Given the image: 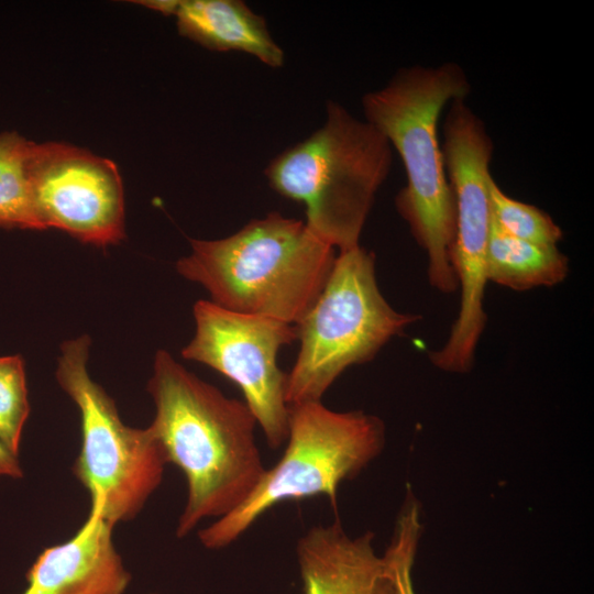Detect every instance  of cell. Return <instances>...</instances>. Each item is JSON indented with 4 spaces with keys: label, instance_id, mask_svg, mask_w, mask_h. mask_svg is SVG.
<instances>
[{
    "label": "cell",
    "instance_id": "6da1fadb",
    "mask_svg": "<svg viewBox=\"0 0 594 594\" xmlns=\"http://www.w3.org/2000/svg\"><path fill=\"white\" fill-rule=\"evenodd\" d=\"M147 392L155 405L148 429L187 482L176 529L183 538L204 519L237 509L260 483L267 468L256 442L257 422L244 402L227 397L165 350L154 356Z\"/></svg>",
    "mask_w": 594,
    "mask_h": 594
},
{
    "label": "cell",
    "instance_id": "5bb4252c",
    "mask_svg": "<svg viewBox=\"0 0 594 594\" xmlns=\"http://www.w3.org/2000/svg\"><path fill=\"white\" fill-rule=\"evenodd\" d=\"M568 257L557 248L524 241L503 232L492 219L485 274L491 280L514 290L550 287L564 280Z\"/></svg>",
    "mask_w": 594,
    "mask_h": 594
},
{
    "label": "cell",
    "instance_id": "3957f363",
    "mask_svg": "<svg viewBox=\"0 0 594 594\" xmlns=\"http://www.w3.org/2000/svg\"><path fill=\"white\" fill-rule=\"evenodd\" d=\"M177 272L226 309L298 324L332 271L334 248L305 221L271 212L218 240H190Z\"/></svg>",
    "mask_w": 594,
    "mask_h": 594
},
{
    "label": "cell",
    "instance_id": "5b68a950",
    "mask_svg": "<svg viewBox=\"0 0 594 594\" xmlns=\"http://www.w3.org/2000/svg\"><path fill=\"white\" fill-rule=\"evenodd\" d=\"M385 441V425L375 415L332 410L321 400L289 405L282 458L237 509L198 532L201 544L211 550L229 547L284 502L324 495L337 509L340 484L374 461Z\"/></svg>",
    "mask_w": 594,
    "mask_h": 594
},
{
    "label": "cell",
    "instance_id": "ac0fdd59",
    "mask_svg": "<svg viewBox=\"0 0 594 594\" xmlns=\"http://www.w3.org/2000/svg\"><path fill=\"white\" fill-rule=\"evenodd\" d=\"M419 512L417 499L406 497L391 543L382 556L399 594H416L411 572L422 530Z\"/></svg>",
    "mask_w": 594,
    "mask_h": 594
},
{
    "label": "cell",
    "instance_id": "277c9868",
    "mask_svg": "<svg viewBox=\"0 0 594 594\" xmlns=\"http://www.w3.org/2000/svg\"><path fill=\"white\" fill-rule=\"evenodd\" d=\"M392 154L374 125L329 101L324 123L274 157L264 174L278 195L305 206L309 229L342 252L360 245Z\"/></svg>",
    "mask_w": 594,
    "mask_h": 594
},
{
    "label": "cell",
    "instance_id": "9a60e30c",
    "mask_svg": "<svg viewBox=\"0 0 594 594\" xmlns=\"http://www.w3.org/2000/svg\"><path fill=\"white\" fill-rule=\"evenodd\" d=\"M32 144L13 131L0 134V227L41 230L29 176Z\"/></svg>",
    "mask_w": 594,
    "mask_h": 594
},
{
    "label": "cell",
    "instance_id": "8992f818",
    "mask_svg": "<svg viewBox=\"0 0 594 594\" xmlns=\"http://www.w3.org/2000/svg\"><path fill=\"white\" fill-rule=\"evenodd\" d=\"M418 319L384 298L372 252L361 245L340 252L320 295L296 324L300 346L287 374V405L321 400L348 367L372 360Z\"/></svg>",
    "mask_w": 594,
    "mask_h": 594
},
{
    "label": "cell",
    "instance_id": "e0dca14e",
    "mask_svg": "<svg viewBox=\"0 0 594 594\" xmlns=\"http://www.w3.org/2000/svg\"><path fill=\"white\" fill-rule=\"evenodd\" d=\"M29 414L23 359L0 356V441L16 455Z\"/></svg>",
    "mask_w": 594,
    "mask_h": 594
},
{
    "label": "cell",
    "instance_id": "4fadbf2b",
    "mask_svg": "<svg viewBox=\"0 0 594 594\" xmlns=\"http://www.w3.org/2000/svg\"><path fill=\"white\" fill-rule=\"evenodd\" d=\"M174 15L179 33L208 50L245 53L272 68L284 65L265 19L243 1L180 0Z\"/></svg>",
    "mask_w": 594,
    "mask_h": 594
},
{
    "label": "cell",
    "instance_id": "7a4b0ae2",
    "mask_svg": "<svg viewBox=\"0 0 594 594\" xmlns=\"http://www.w3.org/2000/svg\"><path fill=\"white\" fill-rule=\"evenodd\" d=\"M471 86L455 63L400 68L383 87L362 98L365 120L394 147L407 184L395 205L428 257V279L439 292L458 287L451 261L455 208L447 178L438 122L444 107L465 99Z\"/></svg>",
    "mask_w": 594,
    "mask_h": 594
},
{
    "label": "cell",
    "instance_id": "8fae6325",
    "mask_svg": "<svg viewBox=\"0 0 594 594\" xmlns=\"http://www.w3.org/2000/svg\"><path fill=\"white\" fill-rule=\"evenodd\" d=\"M113 527L90 508L74 537L38 554L21 594H123L131 576L113 546Z\"/></svg>",
    "mask_w": 594,
    "mask_h": 594
},
{
    "label": "cell",
    "instance_id": "52a82bcc",
    "mask_svg": "<svg viewBox=\"0 0 594 594\" xmlns=\"http://www.w3.org/2000/svg\"><path fill=\"white\" fill-rule=\"evenodd\" d=\"M90 343L84 334L62 344L56 380L80 414L74 473L88 490L91 508L114 526L139 514L161 484L167 461L148 427L127 426L112 398L89 376Z\"/></svg>",
    "mask_w": 594,
    "mask_h": 594
},
{
    "label": "cell",
    "instance_id": "ffe728a7",
    "mask_svg": "<svg viewBox=\"0 0 594 594\" xmlns=\"http://www.w3.org/2000/svg\"><path fill=\"white\" fill-rule=\"evenodd\" d=\"M180 0H148V1H139L143 6L151 8L155 11H158L163 14H175Z\"/></svg>",
    "mask_w": 594,
    "mask_h": 594
},
{
    "label": "cell",
    "instance_id": "ba28073f",
    "mask_svg": "<svg viewBox=\"0 0 594 594\" xmlns=\"http://www.w3.org/2000/svg\"><path fill=\"white\" fill-rule=\"evenodd\" d=\"M493 150L483 120L465 99L451 101L443 122L442 155L455 208L451 261L461 299L447 342L429 354L432 364L447 372L471 370L486 324L485 264L491 229L488 182Z\"/></svg>",
    "mask_w": 594,
    "mask_h": 594
},
{
    "label": "cell",
    "instance_id": "30bf717a",
    "mask_svg": "<svg viewBox=\"0 0 594 594\" xmlns=\"http://www.w3.org/2000/svg\"><path fill=\"white\" fill-rule=\"evenodd\" d=\"M29 176L41 230L57 228L97 245L123 238V186L112 161L68 144L33 142Z\"/></svg>",
    "mask_w": 594,
    "mask_h": 594
},
{
    "label": "cell",
    "instance_id": "7c38bea8",
    "mask_svg": "<svg viewBox=\"0 0 594 594\" xmlns=\"http://www.w3.org/2000/svg\"><path fill=\"white\" fill-rule=\"evenodd\" d=\"M373 539L349 536L338 518L309 528L296 543L302 594H399Z\"/></svg>",
    "mask_w": 594,
    "mask_h": 594
},
{
    "label": "cell",
    "instance_id": "9c48e42d",
    "mask_svg": "<svg viewBox=\"0 0 594 594\" xmlns=\"http://www.w3.org/2000/svg\"><path fill=\"white\" fill-rule=\"evenodd\" d=\"M194 318L195 334L182 356L237 384L268 447L276 450L284 446L288 433L287 374L276 359L282 346L297 340L296 326L232 311L211 300H198Z\"/></svg>",
    "mask_w": 594,
    "mask_h": 594
},
{
    "label": "cell",
    "instance_id": "d6986e66",
    "mask_svg": "<svg viewBox=\"0 0 594 594\" xmlns=\"http://www.w3.org/2000/svg\"><path fill=\"white\" fill-rule=\"evenodd\" d=\"M23 471L21 469L18 455L12 453L1 441H0V477H21Z\"/></svg>",
    "mask_w": 594,
    "mask_h": 594
},
{
    "label": "cell",
    "instance_id": "2e32d148",
    "mask_svg": "<svg viewBox=\"0 0 594 594\" xmlns=\"http://www.w3.org/2000/svg\"><path fill=\"white\" fill-rule=\"evenodd\" d=\"M488 193L492 219L506 234L549 246H557L562 239V230L547 212L507 196L493 176Z\"/></svg>",
    "mask_w": 594,
    "mask_h": 594
}]
</instances>
